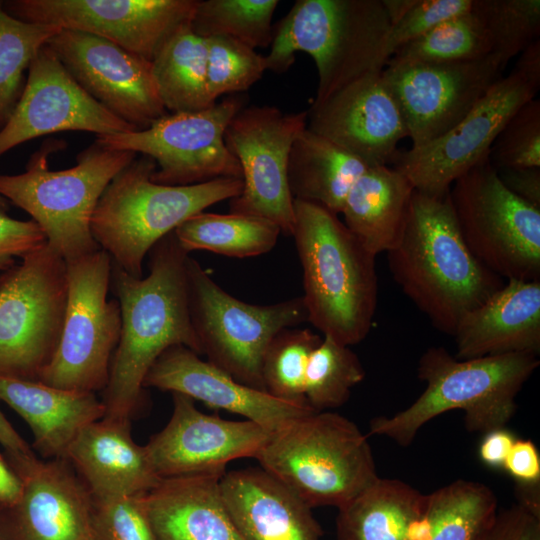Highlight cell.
Masks as SVG:
<instances>
[{
  "mask_svg": "<svg viewBox=\"0 0 540 540\" xmlns=\"http://www.w3.org/2000/svg\"><path fill=\"white\" fill-rule=\"evenodd\" d=\"M188 256L173 231L149 251L146 277H133L112 262L110 287L121 308V334L103 390L105 417L130 419L148 371L169 347L183 345L202 355L188 307Z\"/></svg>",
  "mask_w": 540,
  "mask_h": 540,
  "instance_id": "obj_1",
  "label": "cell"
},
{
  "mask_svg": "<svg viewBox=\"0 0 540 540\" xmlns=\"http://www.w3.org/2000/svg\"><path fill=\"white\" fill-rule=\"evenodd\" d=\"M387 259L402 292L433 327L451 336L467 313L505 284L466 245L449 191L414 190L403 233Z\"/></svg>",
  "mask_w": 540,
  "mask_h": 540,
  "instance_id": "obj_2",
  "label": "cell"
},
{
  "mask_svg": "<svg viewBox=\"0 0 540 540\" xmlns=\"http://www.w3.org/2000/svg\"><path fill=\"white\" fill-rule=\"evenodd\" d=\"M294 216L308 322L343 345L362 342L377 309L376 256L318 204L294 199Z\"/></svg>",
  "mask_w": 540,
  "mask_h": 540,
  "instance_id": "obj_3",
  "label": "cell"
},
{
  "mask_svg": "<svg viewBox=\"0 0 540 540\" xmlns=\"http://www.w3.org/2000/svg\"><path fill=\"white\" fill-rule=\"evenodd\" d=\"M539 364L531 353L458 359L444 347H430L417 367L426 384L422 394L402 411L372 419L369 433L405 447L428 421L451 410L464 412L469 432L505 428L516 412L518 393Z\"/></svg>",
  "mask_w": 540,
  "mask_h": 540,
  "instance_id": "obj_4",
  "label": "cell"
},
{
  "mask_svg": "<svg viewBox=\"0 0 540 540\" xmlns=\"http://www.w3.org/2000/svg\"><path fill=\"white\" fill-rule=\"evenodd\" d=\"M391 23L382 0H297L274 28L267 70L284 73L297 52L316 65L318 85L311 106L368 75L383 71L390 57Z\"/></svg>",
  "mask_w": 540,
  "mask_h": 540,
  "instance_id": "obj_5",
  "label": "cell"
},
{
  "mask_svg": "<svg viewBox=\"0 0 540 540\" xmlns=\"http://www.w3.org/2000/svg\"><path fill=\"white\" fill-rule=\"evenodd\" d=\"M155 161L142 155L123 168L100 197L91 233L112 262L127 274L143 277V261L152 247L193 215L239 196L243 180L169 186L152 181Z\"/></svg>",
  "mask_w": 540,
  "mask_h": 540,
  "instance_id": "obj_6",
  "label": "cell"
},
{
  "mask_svg": "<svg viewBox=\"0 0 540 540\" xmlns=\"http://www.w3.org/2000/svg\"><path fill=\"white\" fill-rule=\"evenodd\" d=\"M60 148L61 142H46L30 157L25 172L0 173V195L26 211L67 262L101 249L91 233L94 211L112 179L137 154L95 141L77 155L75 166L50 170L48 155Z\"/></svg>",
  "mask_w": 540,
  "mask_h": 540,
  "instance_id": "obj_7",
  "label": "cell"
},
{
  "mask_svg": "<svg viewBox=\"0 0 540 540\" xmlns=\"http://www.w3.org/2000/svg\"><path fill=\"white\" fill-rule=\"evenodd\" d=\"M255 459L311 508L338 509L379 477L367 437L331 411H314L272 433Z\"/></svg>",
  "mask_w": 540,
  "mask_h": 540,
  "instance_id": "obj_8",
  "label": "cell"
},
{
  "mask_svg": "<svg viewBox=\"0 0 540 540\" xmlns=\"http://www.w3.org/2000/svg\"><path fill=\"white\" fill-rule=\"evenodd\" d=\"M190 319L207 361L265 391L264 354L283 329L308 322L302 296L269 305L246 303L221 288L194 258L186 261Z\"/></svg>",
  "mask_w": 540,
  "mask_h": 540,
  "instance_id": "obj_9",
  "label": "cell"
},
{
  "mask_svg": "<svg viewBox=\"0 0 540 540\" xmlns=\"http://www.w3.org/2000/svg\"><path fill=\"white\" fill-rule=\"evenodd\" d=\"M65 260L48 244L0 274V376L39 381L62 335Z\"/></svg>",
  "mask_w": 540,
  "mask_h": 540,
  "instance_id": "obj_10",
  "label": "cell"
},
{
  "mask_svg": "<svg viewBox=\"0 0 540 540\" xmlns=\"http://www.w3.org/2000/svg\"><path fill=\"white\" fill-rule=\"evenodd\" d=\"M461 235L474 257L502 279L540 280V209L513 194L489 156L449 189Z\"/></svg>",
  "mask_w": 540,
  "mask_h": 540,
  "instance_id": "obj_11",
  "label": "cell"
},
{
  "mask_svg": "<svg viewBox=\"0 0 540 540\" xmlns=\"http://www.w3.org/2000/svg\"><path fill=\"white\" fill-rule=\"evenodd\" d=\"M111 272L112 258L102 249L66 262L62 335L40 382L81 392L105 389L121 334L119 301L108 300Z\"/></svg>",
  "mask_w": 540,
  "mask_h": 540,
  "instance_id": "obj_12",
  "label": "cell"
},
{
  "mask_svg": "<svg viewBox=\"0 0 540 540\" xmlns=\"http://www.w3.org/2000/svg\"><path fill=\"white\" fill-rule=\"evenodd\" d=\"M244 103L243 96L234 94L207 109L167 113L144 130L100 135L96 141L152 158L156 170L151 179L158 184L187 186L219 178L242 179L224 134Z\"/></svg>",
  "mask_w": 540,
  "mask_h": 540,
  "instance_id": "obj_13",
  "label": "cell"
},
{
  "mask_svg": "<svg viewBox=\"0 0 540 540\" xmlns=\"http://www.w3.org/2000/svg\"><path fill=\"white\" fill-rule=\"evenodd\" d=\"M307 127V110L284 113L274 106L241 108L228 124L224 142L242 171L243 189L231 199L230 213L261 217L291 236L294 199L288 160L297 136Z\"/></svg>",
  "mask_w": 540,
  "mask_h": 540,
  "instance_id": "obj_14",
  "label": "cell"
},
{
  "mask_svg": "<svg viewBox=\"0 0 540 540\" xmlns=\"http://www.w3.org/2000/svg\"><path fill=\"white\" fill-rule=\"evenodd\" d=\"M199 0H8L11 16L92 34L152 61L181 28Z\"/></svg>",
  "mask_w": 540,
  "mask_h": 540,
  "instance_id": "obj_15",
  "label": "cell"
},
{
  "mask_svg": "<svg viewBox=\"0 0 540 540\" xmlns=\"http://www.w3.org/2000/svg\"><path fill=\"white\" fill-rule=\"evenodd\" d=\"M494 54L455 63L388 62L382 76L405 120L411 148L448 132L503 76Z\"/></svg>",
  "mask_w": 540,
  "mask_h": 540,
  "instance_id": "obj_16",
  "label": "cell"
},
{
  "mask_svg": "<svg viewBox=\"0 0 540 540\" xmlns=\"http://www.w3.org/2000/svg\"><path fill=\"white\" fill-rule=\"evenodd\" d=\"M539 87L513 69L448 132L421 147L398 152L394 168L417 191L447 193L459 177L489 156L499 132L522 105L535 98Z\"/></svg>",
  "mask_w": 540,
  "mask_h": 540,
  "instance_id": "obj_17",
  "label": "cell"
},
{
  "mask_svg": "<svg viewBox=\"0 0 540 540\" xmlns=\"http://www.w3.org/2000/svg\"><path fill=\"white\" fill-rule=\"evenodd\" d=\"M47 46L91 97L138 131L168 113L150 61L104 38L75 30L61 29Z\"/></svg>",
  "mask_w": 540,
  "mask_h": 540,
  "instance_id": "obj_18",
  "label": "cell"
},
{
  "mask_svg": "<svg viewBox=\"0 0 540 540\" xmlns=\"http://www.w3.org/2000/svg\"><path fill=\"white\" fill-rule=\"evenodd\" d=\"M64 131L100 136L138 130L91 97L46 44L32 60L22 94L0 130V156L26 141Z\"/></svg>",
  "mask_w": 540,
  "mask_h": 540,
  "instance_id": "obj_19",
  "label": "cell"
},
{
  "mask_svg": "<svg viewBox=\"0 0 540 540\" xmlns=\"http://www.w3.org/2000/svg\"><path fill=\"white\" fill-rule=\"evenodd\" d=\"M173 394L167 425L145 445L160 478L224 474L226 465L255 458L272 432L250 420L233 421L198 410L194 400Z\"/></svg>",
  "mask_w": 540,
  "mask_h": 540,
  "instance_id": "obj_20",
  "label": "cell"
},
{
  "mask_svg": "<svg viewBox=\"0 0 540 540\" xmlns=\"http://www.w3.org/2000/svg\"><path fill=\"white\" fill-rule=\"evenodd\" d=\"M12 468L23 490L0 510V540H95L92 495L68 460L34 455Z\"/></svg>",
  "mask_w": 540,
  "mask_h": 540,
  "instance_id": "obj_21",
  "label": "cell"
},
{
  "mask_svg": "<svg viewBox=\"0 0 540 540\" xmlns=\"http://www.w3.org/2000/svg\"><path fill=\"white\" fill-rule=\"evenodd\" d=\"M307 128L370 165L394 162L398 143L408 137L402 112L382 71L310 106Z\"/></svg>",
  "mask_w": 540,
  "mask_h": 540,
  "instance_id": "obj_22",
  "label": "cell"
},
{
  "mask_svg": "<svg viewBox=\"0 0 540 540\" xmlns=\"http://www.w3.org/2000/svg\"><path fill=\"white\" fill-rule=\"evenodd\" d=\"M143 386L180 393L210 408L241 415L272 433L315 411L308 402L283 400L247 386L183 345L171 346L159 356Z\"/></svg>",
  "mask_w": 540,
  "mask_h": 540,
  "instance_id": "obj_23",
  "label": "cell"
},
{
  "mask_svg": "<svg viewBox=\"0 0 540 540\" xmlns=\"http://www.w3.org/2000/svg\"><path fill=\"white\" fill-rule=\"evenodd\" d=\"M219 485L243 540H321L312 508L261 467L225 472Z\"/></svg>",
  "mask_w": 540,
  "mask_h": 540,
  "instance_id": "obj_24",
  "label": "cell"
},
{
  "mask_svg": "<svg viewBox=\"0 0 540 540\" xmlns=\"http://www.w3.org/2000/svg\"><path fill=\"white\" fill-rule=\"evenodd\" d=\"M65 459L95 500L141 496L161 480L145 446L133 440L128 419L104 416L89 424L72 442Z\"/></svg>",
  "mask_w": 540,
  "mask_h": 540,
  "instance_id": "obj_25",
  "label": "cell"
},
{
  "mask_svg": "<svg viewBox=\"0 0 540 540\" xmlns=\"http://www.w3.org/2000/svg\"><path fill=\"white\" fill-rule=\"evenodd\" d=\"M458 359L540 352V280L509 279L453 334Z\"/></svg>",
  "mask_w": 540,
  "mask_h": 540,
  "instance_id": "obj_26",
  "label": "cell"
},
{
  "mask_svg": "<svg viewBox=\"0 0 540 540\" xmlns=\"http://www.w3.org/2000/svg\"><path fill=\"white\" fill-rule=\"evenodd\" d=\"M224 474L161 478L141 496L158 540H243L221 496Z\"/></svg>",
  "mask_w": 540,
  "mask_h": 540,
  "instance_id": "obj_27",
  "label": "cell"
},
{
  "mask_svg": "<svg viewBox=\"0 0 540 540\" xmlns=\"http://www.w3.org/2000/svg\"><path fill=\"white\" fill-rule=\"evenodd\" d=\"M0 400L29 425L34 448L45 458L65 459L66 453L89 424L105 415L93 392L56 388L40 381L0 376Z\"/></svg>",
  "mask_w": 540,
  "mask_h": 540,
  "instance_id": "obj_28",
  "label": "cell"
},
{
  "mask_svg": "<svg viewBox=\"0 0 540 540\" xmlns=\"http://www.w3.org/2000/svg\"><path fill=\"white\" fill-rule=\"evenodd\" d=\"M414 190L395 168L370 166L346 196L345 226L373 255L387 253L401 238Z\"/></svg>",
  "mask_w": 540,
  "mask_h": 540,
  "instance_id": "obj_29",
  "label": "cell"
},
{
  "mask_svg": "<svg viewBox=\"0 0 540 540\" xmlns=\"http://www.w3.org/2000/svg\"><path fill=\"white\" fill-rule=\"evenodd\" d=\"M370 166L306 127L289 154L290 192L295 200L318 204L338 215L351 187Z\"/></svg>",
  "mask_w": 540,
  "mask_h": 540,
  "instance_id": "obj_30",
  "label": "cell"
},
{
  "mask_svg": "<svg viewBox=\"0 0 540 540\" xmlns=\"http://www.w3.org/2000/svg\"><path fill=\"white\" fill-rule=\"evenodd\" d=\"M426 494L399 479L378 477L338 508L336 540H412Z\"/></svg>",
  "mask_w": 540,
  "mask_h": 540,
  "instance_id": "obj_31",
  "label": "cell"
},
{
  "mask_svg": "<svg viewBox=\"0 0 540 540\" xmlns=\"http://www.w3.org/2000/svg\"><path fill=\"white\" fill-rule=\"evenodd\" d=\"M166 111L195 112L214 105L207 89V43L190 25L177 31L151 61Z\"/></svg>",
  "mask_w": 540,
  "mask_h": 540,
  "instance_id": "obj_32",
  "label": "cell"
},
{
  "mask_svg": "<svg viewBox=\"0 0 540 540\" xmlns=\"http://www.w3.org/2000/svg\"><path fill=\"white\" fill-rule=\"evenodd\" d=\"M281 233L275 223L261 217L204 211L191 216L174 230L178 243L188 254L206 250L234 258L268 253Z\"/></svg>",
  "mask_w": 540,
  "mask_h": 540,
  "instance_id": "obj_33",
  "label": "cell"
},
{
  "mask_svg": "<svg viewBox=\"0 0 540 540\" xmlns=\"http://www.w3.org/2000/svg\"><path fill=\"white\" fill-rule=\"evenodd\" d=\"M497 497L485 484L458 479L426 494L429 540H475L493 519Z\"/></svg>",
  "mask_w": 540,
  "mask_h": 540,
  "instance_id": "obj_34",
  "label": "cell"
},
{
  "mask_svg": "<svg viewBox=\"0 0 540 540\" xmlns=\"http://www.w3.org/2000/svg\"><path fill=\"white\" fill-rule=\"evenodd\" d=\"M277 0H199L190 27L202 38L226 36L256 49L271 45Z\"/></svg>",
  "mask_w": 540,
  "mask_h": 540,
  "instance_id": "obj_35",
  "label": "cell"
},
{
  "mask_svg": "<svg viewBox=\"0 0 540 540\" xmlns=\"http://www.w3.org/2000/svg\"><path fill=\"white\" fill-rule=\"evenodd\" d=\"M0 0V130L10 118L25 86L24 72L61 28L26 22L8 14Z\"/></svg>",
  "mask_w": 540,
  "mask_h": 540,
  "instance_id": "obj_36",
  "label": "cell"
},
{
  "mask_svg": "<svg viewBox=\"0 0 540 540\" xmlns=\"http://www.w3.org/2000/svg\"><path fill=\"white\" fill-rule=\"evenodd\" d=\"M491 53L486 31L472 10L446 20L397 48L388 62L455 63Z\"/></svg>",
  "mask_w": 540,
  "mask_h": 540,
  "instance_id": "obj_37",
  "label": "cell"
},
{
  "mask_svg": "<svg viewBox=\"0 0 540 540\" xmlns=\"http://www.w3.org/2000/svg\"><path fill=\"white\" fill-rule=\"evenodd\" d=\"M366 375L358 356L334 339L324 336L312 352L305 375V398L317 412L342 406L351 390Z\"/></svg>",
  "mask_w": 540,
  "mask_h": 540,
  "instance_id": "obj_38",
  "label": "cell"
},
{
  "mask_svg": "<svg viewBox=\"0 0 540 540\" xmlns=\"http://www.w3.org/2000/svg\"><path fill=\"white\" fill-rule=\"evenodd\" d=\"M322 337L308 328H285L270 342L262 362L265 391L288 401L307 402L305 375Z\"/></svg>",
  "mask_w": 540,
  "mask_h": 540,
  "instance_id": "obj_39",
  "label": "cell"
},
{
  "mask_svg": "<svg viewBox=\"0 0 540 540\" xmlns=\"http://www.w3.org/2000/svg\"><path fill=\"white\" fill-rule=\"evenodd\" d=\"M472 12L486 31L491 53L505 64L540 39L539 0H474Z\"/></svg>",
  "mask_w": 540,
  "mask_h": 540,
  "instance_id": "obj_40",
  "label": "cell"
},
{
  "mask_svg": "<svg viewBox=\"0 0 540 540\" xmlns=\"http://www.w3.org/2000/svg\"><path fill=\"white\" fill-rule=\"evenodd\" d=\"M207 43V89L210 100L224 94L247 91L267 70L265 56L226 36L205 38Z\"/></svg>",
  "mask_w": 540,
  "mask_h": 540,
  "instance_id": "obj_41",
  "label": "cell"
},
{
  "mask_svg": "<svg viewBox=\"0 0 540 540\" xmlns=\"http://www.w3.org/2000/svg\"><path fill=\"white\" fill-rule=\"evenodd\" d=\"M391 28L388 54L442 22L470 12L474 0H382Z\"/></svg>",
  "mask_w": 540,
  "mask_h": 540,
  "instance_id": "obj_42",
  "label": "cell"
},
{
  "mask_svg": "<svg viewBox=\"0 0 540 540\" xmlns=\"http://www.w3.org/2000/svg\"><path fill=\"white\" fill-rule=\"evenodd\" d=\"M489 158L495 169L540 168V100L522 105L494 140Z\"/></svg>",
  "mask_w": 540,
  "mask_h": 540,
  "instance_id": "obj_43",
  "label": "cell"
},
{
  "mask_svg": "<svg viewBox=\"0 0 540 540\" xmlns=\"http://www.w3.org/2000/svg\"><path fill=\"white\" fill-rule=\"evenodd\" d=\"M141 496L93 499L95 540H158L143 509Z\"/></svg>",
  "mask_w": 540,
  "mask_h": 540,
  "instance_id": "obj_44",
  "label": "cell"
},
{
  "mask_svg": "<svg viewBox=\"0 0 540 540\" xmlns=\"http://www.w3.org/2000/svg\"><path fill=\"white\" fill-rule=\"evenodd\" d=\"M46 244L47 238L35 221L13 219L0 212V274Z\"/></svg>",
  "mask_w": 540,
  "mask_h": 540,
  "instance_id": "obj_45",
  "label": "cell"
},
{
  "mask_svg": "<svg viewBox=\"0 0 540 540\" xmlns=\"http://www.w3.org/2000/svg\"><path fill=\"white\" fill-rule=\"evenodd\" d=\"M475 540H540V514L516 503L497 511Z\"/></svg>",
  "mask_w": 540,
  "mask_h": 540,
  "instance_id": "obj_46",
  "label": "cell"
},
{
  "mask_svg": "<svg viewBox=\"0 0 540 540\" xmlns=\"http://www.w3.org/2000/svg\"><path fill=\"white\" fill-rule=\"evenodd\" d=\"M502 468L518 484H539L540 456L537 447L531 440L516 438Z\"/></svg>",
  "mask_w": 540,
  "mask_h": 540,
  "instance_id": "obj_47",
  "label": "cell"
},
{
  "mask_svg": "<svg viewBox=\"0 0 540 540\" xmlns=\"http://www.w3.org/2000/svg\"><path fill=\"white\" fill-rule=\"evenodd\" d=\"M501 182L513 194L540 209V168H498Z\"/></svg>",
  "mask_w": 540,
  "mask_h": 540,
  "instance_id": "obj_48",
  "label": "cell"
},
{
  "mask_svg": "<svg viewBox=\"0 0 540 540\" xmlns=\"http://www.w3.org/2000/svg\"><path fill=\"white\" fill-rule=\"evenodd\" d=\"M515 440V436L506 428L485 433L478 450L480 460L488 467L502 468Z\"/></svg>",
  "mask_w": 540,
  "mask_h": 540,
  "instance_id": "obj_49",
  "label": "cell"
},
{
  "mask_svg": "<svg viewBox=\"0 0 540 540\" xmlns=\"http://www.w3.org/2000/svg\"><path fill=\"white\" fill-rule=\"evenodd\" d=\"M0 444L4 447L7 461L11 466L34 456L29 445L16 432L10 422L0 411Z\"/></svg>",
  "mask_w": 540,
  "mask_h": 540,
  "instance_id": "obj_50",
  "label": "cell"
},
{
  "mask_svg": "<svg viewBox=\"0 0 540 540\" xmlns=\"http://www.w3.org/2000/svg\"><path fill=\"white\" fill-rule=\"evenodd\" d=\"M22 490V479L0 454V510L15 505L22 494Z\"/></svg>",
  "mask_w": 540,
  "mask_h": 540,
  "instance_id": "obj_51",
  "label": "cell"
},
{
  "mask_svg": "<svg viewBox=\"0 0 540 540\" xmlns=\"http://www.w3.org/2000/svg\"><path fill=\"white\" fill-rule=\"evenodd\" d=\"M514 69L536 84H540V39L531 43L521 53Z\"/></svg>",
  "mask_w": 540,
  "mask_h": 540,
  "instance_id": "obj_52",
  "label": "cell"
},
{
  "mask_svg": "<svg viewBox=\"0 0 540 540\" xmlns=\"http://www.w3.org/2000/svg\"><path fill=\"white\" fill-rule=\"evenodd\" d=\"M9 209V201L0 195V212L6 213Z\"/></svg>",
  "mask_w": 540,
  "mask_h": 540,
  "instance_id": "obj_53",
  "label": "cell"
}]
</instances>
